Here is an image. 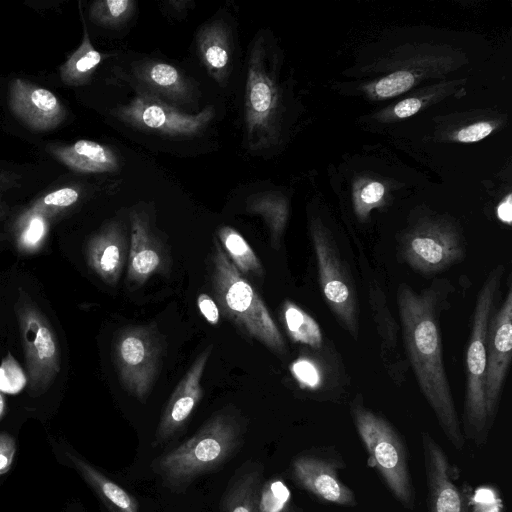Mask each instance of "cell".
<instances>
[{
  "mask_svg": "<svg viewBox=\"0 0 512 512\" xmlns=\"http://www.w3.org/2000/svg\"><path fill=\"white\" fill-rule=\"evenodd\" d=\"M49 150L64 165L81 173L112 172L119 166L117 156L109 147L90 140L51 146Z\"/></svg>",
  "mask_w": 512,
  "mask_h": 512,
  "instance_id": "cell-19",
  "label": "cell"
},
{
  "mask_svg": "<svg viewBox=\"0 0 512 512\" xmlns=\"http://www.w3.org/2000/svg\"><path fill=\"white\" fill-rule=\"evenodd\" d=\"M10 173L0 170V187L8 188L13 183Z\"/></svg>",
  "mask_w": 512,
  "mask_h": 512,
  "instance_id": "cell-40",
  "label": "cell"
},
{
  "mask_svg": "<svg viewBox=\"0 0 512 512\" xmlns=\"http://www.w3.org/2000/svg\"><path fill=\"white\" fill-rule=\"evenodd\" d=\"M218 237L222 249L241 274L263 275L260 259L237 230L222 226L218 229Z\"/></svg>",
  "mask_w": 512,
  "mask_h": 512,
  "instance_id": "cell-25",
  "label": "cell"
},
{
  "mask_svg": "<svg viewBox=\"0 0 512 512\" xmlns=\"http://www.w3.org/2000/svg\"><path fill=\"white\" fill-rule=\"evenodd\" d=\"M28 379L10 352L0 364V392L15 394L20 392Z\"/></svg>",
  "mask_w": 512,
  "mask_h": 512,
  "instance_id": "cell-31",
  "label": "cell"
},
{
  "mask_svg": "<svg viewBox=\"0 0 512 512\" xmlns=\"http://www.w3.org/2000/svg\"><path fill=\"white\" fill-rule=\"evenodd\" d=\"M243 431L235 415L219 412L184 443L157 458L153 471L165 487L182 492L196 478L224 464L239 447Z\"/></svg>",
  "mask_w": 512,
  "mask_h": 512,
  "instance_id": "cell-2",
  "label": "cell"
},
{
  "mask_svg": "<svg viewBox=\"0 0 512 512\" xmlns=\"http://www.w3.org/2000/svg\"><path fill=\"white\" fill-rule=\"evenodd\" d=\"M421 104L418 98H407L396 104L394 113L399 118H406L418 112Z\"/></svg>",
  "mask_w": 512,
  "mask_h": 512,
  "instance_id": "cell-38",
  "label": "cell"
},
{
  "mask_svg": "<svg viewBox=\"0 0 512 512\" xmlns=\"http://www.w3.org/2000/svg\"><path fill=\"white\" fill-rule=\"evenodd\" d=\"M345 461L332 446L305 451L291 462L293 481L303 490L324 504L354 507L357 498L354 491L340 478Z\"/></svg>",
  "mask_w": 512,
  "mask_h": 512,
  "instance_id": "cell-9",
  "label": "cell"
},
{
  "mask_svg": "<svg viewBox=\"0 0 512 512\" xmlns=\"http://www.w3.org/2000/svg\"><path fill=\"white\" fill-rule=\"evenodd\" d=\"M197 305L208 323L211 325L218 324L220 319L219 308L213 298L206 293H201L197 298Z\"/></svg>",
  "mask_w": 512,
  "mask_h": 512,
  "instance_id": "cell-36",
  "label": "cell"
},
{
  "mask_svg": "<svg viewBox=\"0 0 512 512\" xmlns=\"http://www.w3.org/2000/svg\"><path fill=\"white\" fill-rule=\"evenodd\" d=\"M211 281L221 311L248 337L283 355L286 345L265 303L214 239Z\"/></svg>",
  "mask_w": 512,
  "mask_h": 512,
  "instance_id": "cell-3",
  "label": "cell"
},
{
  "mask_svg": "<svg viewBox=\"0 0 512 512\" xmlns=\"http://www.w3.org/2000/svg\"><path fill=\"white\" fill-rule=\"evenodd\" d=\"M277 102L276 86L265 61L264 40L260 37L250 52L245 92V131L252 151L264 150L275 138Z\"/></svg>",
  "mask_w": 512,
  "mask_h": 512,
  "instance_id": "cell-8",
  "label": "cell"
},
{
  "mask_svg": "<svg viewBox=\"0 0 512 512\" xmlns=\"http://www.w3.org/2000/svg\"><path fill=\"white\" fill-rule=\"evenodd\" d=\"M135 3L131 0H102L92 4L91 18L105 26H116L127 20L133 10Z\"/></svg>",
  "mask_w": 512,
  "mask_h": 512,
  "instance_id": "cell-29",
  "label": "cell"
},
{
  "mask_svg": "<svg viewBox=\"0 0 512 512\" xmlns=\"http://www.w3.org/2000/svg\"><path fill=\"white\" fill-rule=\"evenodd\" d=\"M497 216L498 218L507 223H511L512 218V205H511V195L509 194L506 199L501 202L497 207Z\"/></svg>",
  "mask_w": 512,
  "mask_h": 512,
  "instance_id": "cell-39",
  "label": "cell"
},
{
  "mask_svg": "<svg viewBox=\"0 0 512 512\" xmlns=\"http://www.w3.org/2000/svg\"><path fill=\"white\" fill-rule=\"evenodd\" d=\"M397 303L405 347L418 385L447 440L462 450L465 437L444 369L436 296L431 290L417 293L401 284Z\"/></svg>",
  "mask_w": 512,
  "mask_h": 512,
  "instance_id": "cell-1",
  "label": "cell"
},
{
  "mask_svg": "<svg viewBox=\"0 0 512 512\" xmlns=\"http://www.w3.org/2000/svg\"><path fill=\"white\" fill-rule=\"evenodd\" d=\"M9 105L15 116L37 131L56 128L66 115L64 106L55 94L22 79L12 82Z\"/></svg>",
  "mask_w": 512,
  "mask_h": 512,
  "instance_id": "cell-17",
  "label": "cell"
},
{
  "mask_svg": "<svg viewBox=\"0 0 512 512\" xmlns=\"http://www.w3.org/2000/svg\"><path fill=\"white\" fill-rule=\"evenodd\" d=\"M140 79L152 88L171 97H186L189 85L182 74L168 63L151 62L138 72Z\"/></svg>",
  "mask_w": 512,
  "mask_h": 512,
  "instance_id": "cell-28",
  "label": "cell"
},
{
  "mask_svg": "<svg viewBox=\"0 0 512 512\" xmlns=\"http://www.w3.org/2000/svg\"><path fill=\"white\" fill-rule=\"evenodd\" d=\"M384 192L385 189L381 183L371 182L361 190L360 200L365 205H373L382 199Z\"/></svg>",
  "mask_w": 512,
  "mask_h": 512,
  "instance_id": "cell-37",
  "label": "cell"
},
{
  "mask_svg": "<svg viewBox=\"0 0 512 512\" xmlns=\"http://www.w3.org/2000/svg\"><path fill=\"white\" fill-rule=\"evenodd\" d=\"M60 212L62 210L54 206L45 195L21 214L15 226L18 251L24 254L38 252L47 239L50 220Z\"/></svg>",
  "mask_w": 512,
  "mask_h": 512,
  "instance_id": "cell-20",
  "label": "cell"
},
{
  "mask_svg": "<svg viewBox=\"0 0 512 512\" xmlns=\"http://www.w3.org/2000/svg\"><path fill=\"white\" fill-rule=\"evenodd\" d=\"M290 502V491L280 479L263 482L258 501L259 512H282Z\"/></svg>",
  "mask_w": 512,
  "mask_h": 512,
  "instance_id": "cell-30",
  "label": "cell"
},
{
  "mask_svg": "<svg viewBox=\"0 0 512 512\" xmlns=\"http://www.w3.org/2000/svg\"><path fill=\"white\" fill-rule=\"evenodd\" d=\"M212 351L208 346L194 360L171 394L160 418L153 445L164 444L187 423L203 397L201 379Z\"/></svg>",
  "mask_w": 512,
  "mask_h": 512,
  "instance_id": "cell-15",
  "label": "cell"
},
{
  "mask_svg": "<svg viewBox=\"0 0 512 512\" xmlns=\"http://www.w3.org/2000/svg\"><path fill=\"white\" fill-rule=\"evenodd\" d=\"M102 54L92 45L86 26L81 45L60 67L62 81L71 86L86 83L102 60Z\"/></svg>",
  "mask_w": 512,
  "mask_h": 512,
  "instance_id": "cell-24",
  "label": "cell"
},
{
  "mask_svg": "<svg viewBox=\"0 0 512 512\" xmlns=\"http://www.w3.org/2000/svg\"><path fill=\"white\" fill-rule=\"evenodd\" d=\"M163 352V340L155 325L128 326L114 338L113 357L120 382L139 401H145L152 390Z\"/></svg>",
  "mask_w": 512,
  "mask_h": 512,
  "instance_id": "cell-7",
  "label": "cell"
},
{
  "mask_svg": "<svg viewBox=\"0 0 512 512\" xmlns=\"http://www.w3.org/2000/svg\"><path fill=\"white\" fill-rule=\"evenodd\" d=\"M312 241L323 295L341 323L356 337L358 320L355 294L338 249L320 226L313 227Z\"/></svg>",
  "mask_w": 512,
  "mask_h": 512,
  "instance_id": "cell-10",
  "label": "cell"
},
{
  "mask_svg": "<svg viewBox=\"0 0 512 512\" xmlns=\"http://www.w3.org/2000/svg\"><path fill=\"white\" fill-rule=\"evenodd\" d=\"M130 222L127 281L130 286L139 287L152 275L164 272L167 258L144 211L133 210L130 213Z\"/></svg>",
  "mask_w": 512,
  "mask_h": 512,
  "instance_id": "cell-16",
  "label": "cell"
},
{
  "mask_svg": "<svg viewBox=\"0 0 512 512\" xmlns=\"http://www.w3.org/2000/svg\"><path fill=\"white\" fill-rule=\"evenodd\" d=\"M116 114L137 128L169 136H193L209 124L215 111L209 106L197 114H187L153 97L140 95L121 106Z\"/></svg>",
  "mask_w": 512,
  "mask_h": 512,
  "instance_id": "cell-12",
  "label": "cell"
},
{
  "mask_svg": "<svg viewBox=\"0 0 512 512\" xmlns=\"http://www.w3.org/2000/svg\"><path fill=\"white\" fill-rule=\"evenodd\" d=\"M427 487V512H472L458 467L428 432L421 433Z\"/></svg>",
  "mask_w": 512,
  "mask_h": 512,
  "instance_id": "cell-11",
  "label": "cell"
},
{
  "mask_svg": "<svg viewBox=\"0 0 512 512\" xmlns=\"http://www.w3.org/2000/svg\"><path fill=\"white\" fill-rule=\"evenodd\" d=\"M291 373L303 386L317 388L320 384V374L317 367L308 359L299 358L291 365Z\"/></svg>",
  "mask_w": 512,
  "mask_h": 512,
  "instance_id": "cell-33",
  "label": "cell"
},
{
  "mask_svg": "<svg viewBox=\"0 0 512 512\" xmlns=\"http://www.w3.org/2000/svg\"><path fill=\"white\" fill-rule=\"evenodd\" d=\"M282 318L290 338L298 343L319 349L322 346V333L318 323L299 306L285 301Z\"/></svg>",
  "mask_w": 512,
  "mask_h": 512,
  "instance_id": "cell-27",
  "label": "cell"
},
{
  "mask_svg": "<svg viewBox=\"0 0 512 512\" xmlns=\"http://www.w3.org/2000/svg\"><path fill=\"white\" fill-rule=\"evenodd\" d=\"M14 310L22 338L28 390L33 396L41 395L60 372L57 338L46 315L22 289Z\"/></svg>",
  "mask_w": 512,
  "mask_h": 512,
  "instance_id": "cell-6",
  "label": "cell"
},
{
  "mask_svg": "<svg viewBox=\"0 0 512 512\" xmlns=\"http://www.w3.org/2000/svg\"><path fill=\"white\" fill-rule=\"evenodd\" d=\"M90 269L107 285L115 286L128 261L129 243L125 227L110 222L94 234L86 246Z\"/></svg>",
  "mask_w": 512,
  "mask_h": 512,
  "instance_id": "cell-18",
  "label": "cell"
},
{
  "mask_svg": "<svg viewBox=\"0 0 512 512\" xmlns=\"http://www.w3.org/2000/svg\"><path fill=\"white\" fill-rule=\"evenodd\" d=\"M5 214H6V207L0 197V219L4 218Z\"/></svg>",
  "mask_w": 512,
  "mask_h": 512,
  "instance_id": "cell-42",
  "label": "cell"
},
{
  "mask_svg": "<svg viewBox=\"0 0 512 512\" xmlns=\"http://www.w3.org/2000/svg\"><path fill=\"white\" fill-rule=\"evenodd\" d=\"M15 454V439L8 433H0V475L10 470Z\"/></svg>",
  "mask_w": 512,
  "mask_h": 512,
  "instance_id": "cell-34",
  "label": "cell"
},
{
  "mask_svg": "<svg viewBox=\"0 0 512 512\" xmlns=\"http://www.w3.org/2000/svg\"><path fill=\"white\" fill-rule=\"evenodd\" d=\"M6 411V402L3 394L0 392V420L4 416Z\"/></svg>",
  "mask_w": 512,
  "mask_h": 512,
  "instance_id": "cell-41",
  "label": "cell"
},
{
  "mask_svg": "<svg viewBox=\"0 0 512 512\" xmlns=\"http://www.w3.org/2000/svg\"><path fill=\"white\" fill-rule=\"evenodd\" d=\"M246 210L262 216L269 227L273 248L279 249L287 221V207L283 199L271 193L255 194L247 199Z\"/></svg>",
  "mask_w": 512,
  "mask_h": 512,
  "instance_id": "cell-26",
  "label": "cell"
},
{
  "mask_svg": "<svg viewBox=\"0 0 512 512\" xmlns=\"http://www.w3.org/2000/svg\"><path fill=\"white\" fill-rule=\"evenodd\" d=\"M197 45L202 62L210 75L219 83L225 81L231 59L226 25L217 21L204 26L198 33Z\"/></svg>",
  "mask_w": 512,
  "mask_h": 512,
  "instance_id": "cell-23",
  "label": "cell"
},
{
  "mask_svg": "<svg viewBox=\"0 0 512 512\" xmlns=\"http://www.w3.org/2000/svg\"><path fill=\"white\" fill-rule=\"evenodd\" d=\"M504 268H494L481 287L473 313L472 329L466 351V390L464 401V437L482 446L490 425L485 400L486 336L494 299Z\"/></svg>",
  "mask_w": 512,
  "mask_h": 512,
  "instance_id": "cell-5",
  "label": "cell"
},
{
  "mask_svg": "<svg viewBox=\"0 0 512 512\" xmlns=\"http://www.w3.org/2000/svg\"><path fill=\"white\" fill-rule=\"evenodd\" d=\"M351 416L368 454V464L378 472L393 497L404 508L413 510L416 492L405 441L389 421L359 398L351 405Z\"/></svg>",
  "mask_w": 512,
  "mask_h": 512,
  "instance_id": "cell-4",
  "label": "cell"
},
{
  "mask_svg": "<svg viewBox=\"0 0 512 512\" xmlns=\"http://www.w3.org/2000/svg\"><path fill=\"white\" fill-rule=\"evenodd\" d=\"M414 84V76L408 71L394 72L375 85L379 97H392L407 91Z\"/></svg>",
  "mask_w": 512,
  "mask_h": 512,
  "instance_id": "cell-32",
  "label": "cell"
},
{
  "mask_svg": "<svg viewBox=\"0 0 512 512\" xmlns=\"http://www.w3.org/2000/svg\"><path fill=\"white\" fill-rule=\"evenodd\" d=\"M262 484L261 464L245 463L235 473L223 495L222 512H259L258 501Z\"/></svg>",
  "mask_w": 512,
  "mask_h": 512,
  "instance_id": "cell-21",
  "label": "cell"
},
{
  "mask_svg": "<svg viewBox=\"0 0 512 512\" xmlns=\"http://www.w3.org/2000/svg\"><path fill=\"white\" fill-rule=\"evenodd\" d=\"M511 351L512 291L510 287L498 311L490 316L487 329L484 390L490 427L498 410L502 387L511 362Z\"/></svg>",
  "mask_w": 512,
  "mask_h": 512,
  "instance_id": "cell-13",
  "label": "cell"
},
{
  "mask_svg": "<svg viewBox=\"0 0 512 512\" xmlns=\"http://www.w3.org/2000/svg\"><path fill=\"white\" fill-rule=\"evenodd\" d=\"M282 512H300L297 508L288 505Z\"/></svg>",
  "mask_w": 512,
  "mask_h": 512,
  "instance_id": "cell-43",
  "label": "cell"
},
{
  "mask_svg": "<svg viewBox=\"0 0 512 512\" xmlns=\"http://www.w3.org/2000/svg\"><path fill=\"white\" fill-rule=\"evenodd\" d=\"M493 130V126L489 122H478L462 128L458 131L457 140L463 143L479 141L488 136Z\"/></svg>",
  "mask_w": 512,
  "mask_h": 512,
  "instance_id": "cell-35",
  "label": "cell"
},
{
  "mask_svg": "<svg viewBox=\"0 0 512 512\" xmlns=\"http://www.w3.org/2000/svg\"><path fill=\"white\" fill-rule=\"evenodd\" d=\"M66 458L106 503L112 512H139L137 500L121 486L102 474L74 452L66 451Z\"/></svg>",
  "mask_w": 512,
  "mask_h": 512,
  "instance_id": "cell-22",
  "label": "cell"
},
{
  "mask_svg": "<svg viewBox=\"0 0 512 512\" xmlns=\"http://www.w3.org/2000/svg\"><path fill=\"white\" fill-rule=\"evenodd\" d=\"M402 258L422 274L440 272L465 256L456 233L438 225L420 227L408 234L400 248Z\"/></svg>",
  "mask_w": 512,
  "mask_h": 512,
  "instance_id": "cell-14",
  "label": "cell"
}]
</instances>
